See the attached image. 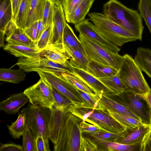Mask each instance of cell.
I'll return each mask as SVG.
<instances>
[{
    "label": "cell",
    "mask_w": 151,
    "mask_h": 151,
    "mask_svg": "<svg viewBox=\"0 0 151 151\" xmlns=\"http://www.w3.org/2000/svg\"><path fill=\"white\" fill-rule=\"evenodd\" d=\"M82 119L71 112L51 109L49 137L54 151H80Z\"/></svg>",
    "instance_id": "6da1fadb"
},
{
    "label": "cell",
    "mask_w": 151,
    "mask_h": 151,
    "mask_svg": "<svg viewBox=\"0 0 151 151\" xmlns=\"http://www.w3.org/2000/svg\"><path fill=\"white\" fill-rule=\"evenodd\" d=\"M103 13L110 20L141 41L144 27L142 17L136 10L127 8L117 0H109L103 6Z\"/></svg>",
    "instance_id": "7a4b0ae2"
},
{
    "label": "cell",
    "mask_w": 151,
    "mask_h": 151,
    "mask_svg": "<svg viewBox=\"0 0 151 151\" xmlns=\"http://www.w3.org/2000/svg\"><path fill=\"white\" fill-rule=\"evenodd\" d=\"M96 31L104 38L117 46L121 47L137 38L130 32L112 22L102 13L92 12L88 14Z\"/></svg>",
    "instance_id": "3957f363"
},
{
    "label": "cell",
    "mask_w": 151,
    "mask_h": 151,
    "mask_svg": "<svg viewBox=\"0 0 151 151\" xmlns=\"http://www.w3.org/2000/svg\"><path fill=\"white\" fill-rule=\"evenodd\" d=\"M123 56L117 74L127 87V90L144 95L151 93V88L134 59L128 54Z\"/></svg>",
    "instance_id": "277c9868"
},
{
    "label": "cell",
    "mask_w": 151,
    "mask_h": 151,
    "mask_svg": "<svg viewBox=\"0 0 151 151\" xmlns=\"http://www.w3.org/2000/svg\"><path fill=\"white\" fill-rule=\"evenodd\" d=\"M25 118L26 124L36 139L42 137L47 151H50L49 145V126L51 109L30 103L21 111Z\"/></svg>",
    "instance_id": "5b68a950"
},
{
    "label": "cell",
    "mask_w": 151,
    "mask_h": 151,
    "mask_svg": "<svg viewBox=\"0 0 151 151\" xmlns=\"http://www.w3.org/2000/svg\"><path fill=\"white\" fill-rule=\"evenodd\" d=\"M79 38L89 61L94 60L119 70L123 59V55L104 47L96 42L80 34Z\"/></svg>",
    "instance_id": "8992f818"
},
{
    "label": "cell",
    "mask_w": 151,
    "mask_h": 151,
    "mask_svg": "<svg viewBox=\"0 0 151 151\" xmlns=\"http://www.w3.org/2000/svg\"><path fill=\"white\" fill-rule=\"evenodd\" d=\"M112 95L115 96V100L138 116L143 123L151 125V108L145 95L127 90Z\"/></svg>",
    "instance_id": "52a82bcc"
},
{
    "label": "cell",
    "mask_w": 151,
    "mask_h": 151,
    "mask_svg": "<svg viewBox=\"0 0 151 151\" xmlns=\"http://www.w3.org/2000/svg\"><path fill=\"white\" fill-rule=\"evenodd\" d=\"M16 65L25 71L53 73H72L70 60L64 64L54 62L41 56L32 58H20Z\"/></svg>",
    "instance_id": "ba28073f"
},
{
    "label": "cell",
    "mask_w": 151,
    "mask_h": 151,
    "mask_svg": "<svg viewBox=\"0 0 151 151\" xmlns=\"http://www.w3.org/2000/svg\"><path fill=\"white\" fill-rule=\"evenodd\" d=\"M40 78L70 100L77 108H90L78 92L77 88L61 73L37 72Z\"/></svg>",
    "instance_id": "9c48e42d"
},
{
    "label": "cell",
    "mask_w": 151,
    "mask_h": 151,
    "mask_svg": "<svg viewBox=\"0 0 151 151\" xmlns=\"http://www.w3.org/2000/svg\"><path fill=\"white\" fill-rule=\"evenodd\" d=\"M23 92L33 105L51 109L55 103L51 86L41 78L36 83L25 90Z\"/></svg>",
    "instance_id": "30bf717a"
},
{
    "label": "cell",
    "mask_w": 151,
    "mask_h": 151,
    "mask_svg": "<svg viewBox=\"0 0 151 151\" xmlns=\"http://www.w3.org/2000/svg\"><path fill=\"white\" fill-rule=\"evenodd\" d=\"M53 9L52 31L47 47H52L65 52L63 42V35L67 23L63 6L61 4L53 3Z\"/></svg>",
    "instance_id": "8fae6325"
},
{
    "label": "cell",
    "mask_w": 151,
    "mask_h": 151,
    "mask_svg": "<svg viewBox=\"0 0 151 151\" xmlns=\"http://www.w3.org/2000/svg\"><path fill=\"white\" fill-rule=\"evenodd\" d=\"M104 131L119 133L124 131L126 128L111 116L106 110L95 109L85 120Z\"/></svg>",
    "instance_id": "7c38bea8"
},
{
    "label": "cell",
    "mask_w": 151,
    "mask_h": 151,
    "mask_svg": "<svg viewBox=\"0 0 151 151\" xmlns=\"http://www.w3.org/2000/svg\"><path fill=\"white\" fill-rule=\"evenodd\" d=\"M77 31L87 37L96 42L104 47L116 53H119L120 48L106 40L95 30L93 23L85 19L80 23L74 24Z\"/></svg>",
    "instance_id": "4fadbf2b"
},
{
    "label": "cell",
    "mask_w": 151,
    "mask_h": 151,
    "mask_svg": "<svg viewBox=\"0 0 151 151\" xmlns=\"http://www.w3.org/2000/svg\"><path fill=\"white\" fill-rule=\"evenodd\" d=\"M71 65L72 72L80 77L99 97L103 94L109 96L114 94L99 79L92 76L87 71Z\"/></svg>",
    "instance_id": "5bb4252c"
},
{
    "label": "cell",
    "mask_w": 151,
    "mask_h": 151,
    "mask_svg": "<svg viewBox=\"0 0 151 151\" xmlns=\"http://www.w3.org/2000/svg\"><path fill=\"white\" fill-rule=\"evenodd\" d=\"M29 99L24 92L11 95L0 102V110L8 114H14L28 102Z\"/></svg>",
    "instance_id": "9a60e30c"
},
{
    "label": "cell",
    "mask_w": 151,
    "mask_h": 151,
    "mask_svg": "<svg viewBox=\"0 0 151 151\" xmlns=\"http://www.w3.org/2000/svg\"><path fill=\"white\" fill-rule=\"evenodd\" d=\"M151 130V125L145 124L138 127L127 128L123 137L118 142L132 145L141 143L143 138Z\"/></svg>",
    "instance_id": "2e32d148"
},
{
    "label": "cell",
    "mask_w": 151,
    "mask_h": 151,
    "mask_svg": "<svg viewBox=\"0 0 151 151\" xmlns=\"http://www.w3.org/2000/svg\"><path fill=\"white\" fill-rule=\"evenodd\" d=\"M100 97L98 105L100 109L116 112L130 116L140 120L136 115L123 105L109 97L108 95L103 94Z\"/></svg>",
    "instance_id": "e0dca14e"
},
{
    "label": "cell",
    "mask_w": 151,
    "mask_h": 151,
    "mask_svg": "<svg viewBox=\"0 0 151 151\" xmlns=\"http://www.w3.org/2000/svg\"><path fill=\"white\" fill-rule=\"evenodd\" d=\"M3 49L15 56L19 58H32L41 56V51L37 48L8 44L3 47Z\"/></svg>",
    "instance_id": "ac0fdd59"
},
{
    "label": "cell",
    "mask_w": 151,
    "mask_h": 151,
    "mask_svg": "<svg viewBox=\"0 0 151 151\" xmlns=\"http://www.w3.org/2000/svg\"><path fill=\"white\" fill-rule=\"evenodd\" d=\"M87 71L98 79L116 75L118 70L111 66L91 60L88 64Z\"/></svg>",
    "instance_id": "d6986e66"
},
{
    "label": "cell",
    "mask_w": 151,
    "mask_h": 151,
    "mask_svg": "<svg viewBox=\"0 0 151 151\" xmlns=\"http://www.w3.org/2000/svg\"><path fill=\"white\" fill-rule=\"evenodd\" d=\"M134 59L142 71L151 78V49L138 47Z\"/></svg>",
    "instance_id": "ffe728a7"
},
{
    "label": "cell",
    "mask_w": 151,
    "mask_h": 151,
    "mask_svg": "<svg viewBox=\"0 0 151 151\" xmlns=\"http://www.w3.org/2000/svg\"><path fill=\"white\" fill-rule=\"evenodd\" d=\"M46 1V0H32L24 29L34 22L42 20Z\"/></svg>",
    "instance_id": "44dd1931"
},
{
    "label": "cell",
    "mask_w": 151,
    "mask_h": 151,
    "mask_svg": "<svg viewBox=\"0 0 151 151\" xmlns=\"http://www.w3.org/2000/svg\"><path fill=\"white\" fill-rule=\"evenodd\" d=\"M94 1V0H81L67 21L74 24L82 21L88 14Z\"/></svg>",
    "instance_id": "7402d4cb"
},
{
    "label": "cell",
    "mask_w": 151,
    "mask_h": 151,
    "mask_svg": "<svg viewBox=\"0 0 151 151\" xmlns=\"http://www.w3.org/2000/svg\"><path fill=\"white\" fill-rule=\"evenodd\" d=\"M25 71L22 68L13 69L2 68L0 69V81L18 84L24 81L26 76Z\"/></svg>",
    "instance_id": "603a6c76"
},
{
    "label": "cell",
    "mask_w": 151,
    "mask_h": 151,
    "mask_svg": "<svg viewBox=\"0 0 151 151\" xmlns=\"http://www.w3.org/2000/svg\"><path fill=\"white\" fill-rule=\"evenodd\" d=\"M65 52L70 58L71 64L87 71L89 61L86 54L70 47L64 46Z\"/></svg>",
    "instance_id": "cb8c5ba5"
},
{
    "label": "cell",
    "mask_w": 151,
    "mask_h": 151,
    "mask_svg": "<svg viewBox=\"0 0 151 151\" xmlns=\"http://www.w3.org/2000/svg\"><path fill=\"white\" fill-rule=\"evenodd\" d=\"M63 42L64 46L72 47L86 54L81 42L75 34L72 29L67 23L64 30Z\"/></svg>",
    "instance_id": "d4e9b609"
},
{
    "label": "cell",
    "mask_w": 151,
    "mask_h": 151,
    "mask_svg": "<svg viewBox=\"0 0 151 151\" xmlns=\"http://www.w3.org/2000/svg\"><path fill=\"white\" fill-rule=\"evenodd\" d=\"M6 40L9 45H22L37 48L36 43L29 37L23 29L20 28H18L12 36Z\"/></svg>",
    "instance_id": "484cf974"
},
{
    "label": "cell",
    "mask_w": 151,
    "mask_h": 151,
    "mask_svg": "<svg viewBox=\"0 0 151 151\" xmlns=\"http://www.w3.org/2000/svg\"><path fill=\"white\" fill-rule=\"evenodd\" d=\"M51 88L55 100L53 107L62 111L71 112L75 107L72 102L51 86Z\"/></svg>",
    "instance_id": "4316f807"
},
{
    "label": "cell",
    "mask_w": 151,
    "mask_h": 151,
    "mask_svg": "<svg viewBox=\"0 0 151 151\" xmlns=\"http://www.w3.org/2000/svg\"><path fill=\"white\" fill-rule=\"evenodd\" d=\"M96 141L109 151H140L141 142L127 145L103 140Z\"/></svg>",
    "instance_id": "83f0119b"
},
{
    "label": "cell",
    "mask_w": 151,
    "mask_h": 151,
    "mask_svg": "<svg viewBox=\"0 0 151 151\" xmlns=\"http://www.w3.org/2000/svg\"><path fill=\"white\" fill-rule=\"evenodd\" d=\"M11 0H0V31H4L7 24L12 19Z\"/></svg>",
    "instance_id": "f1b7e54d"
},
{
    "label": "cell",
    "mask_w": 151,
    "mask_h": 151,
    "mask_svg": "<svg viewBox=\"0 0 151 151\" xmlns=\"http://www.w3.org/2000/svg\"><path fill=\"white\" fill-rule=\"evenodd\" d=\"M98 79L114 94L127 90V87L117 74Z\"/></svg>",
    "instance_id": "f546056e"
},
{
    "label": "cell",
    "mask_w": 151,
    "mask_h": 151,
    "mask_svg": "<svg viewBox=\"0 0 151 151\" xmlns=\"http://www.w3.org/2000/svg\"><path fill=\"white\" fill-rule=\"evenodd\" d=\"M41 56L60 64L66 63L70 59V57L65 52L50 47L43 50L41 51Z\"/></svg>",
    "instance_id": "4dcf8cb0"
},
{
    "label": "cell",
    "mask_w": 151,
    "mask_h": 151,
    "mask_svg": "<svg viewBox=\"0 0 151 151\" xmlns=\"http://www.w3.org/2000/svg\"><path fill=\"white\" fill-rule=\"evenodd\" d=\"M124 131L122 132L114 133L107 132L100 129L95 132L83 133L91 137L95 141L103 140L110 142H118L123 137Z\"/></svg>",
    "instance_id": "1f68e13d"
},
{
    "label": "cell",
    "mask_w": 151,
    "mask_h": 151,
    "mask_svg": "<svg viewBox=\"0 0 151 151\" xmlns=\"http://www.w3.org/2000/svg\"><path fill=\"white\" fill-rule=\"evenodd\" d=\"M26 123L24 115L21 113L18 114L17 119L11 125H7L9 132L12 137L14 139H19L25 130Z\"/></svg>",
    "instance_id": "d6a6232c"
},
{
    "label": "cell",
    "mask_w": 151,
    "mask_h": 151,
    "mask_svg": "<svg viewBox=\"0 0 151 151\" xmlns=\"http://www.w3.org/2000/svg\"><path fill=\"white\" fill-rule=\"evenodd\" d=\"M106 111L111 116L126 128H136L146 124L140 120L134 117L115 112Z\"/></svg>",
    "instance_id": "836d02e7"
},
{
    "label": "cell",
    "mask_w": 151,
    "mask_h": 151,
    "mask_svg": "<svg viewBox=\"0 0 151 151\" xmlns=\"http://www.w3.org/2000/svg\"><path fill=\"white\" fill-rule=\"evenodd\" d=\"M62 76L77 88L92 95H96L78 75L72 72L61 73Z\"/></svg>",
    "instance_id": "e575fe53"
},
{
    "label": "cell",
    "mask_w": 151,
    "mask_h": 151,
    "mask_svg": "<svg viewBox=\"0 0 151 151\" xmlns=\"http://www.w3.org/2000/svg\"><path fill=\"white\" fill-rule=\"evenodd\" d=\"M32 0H22L16 16L15 22L19 28L24 30Z\"/></svg>",
    "instance_id": "d590c367"
},
{
    "label": "cell",
    "mask_w": 151,
    "mask_h": 151,
    "mask_svg": "<svg viewBox=\"0 0 151 151\" xmlns=\"http://www.w3.org/2000/svg\"><path fill=\"white\" fill-rule=\"evenodd\" d=\"M138 9L151 34V6L148 0H139Z\"/></svg>",
    "instance_id": "8d00e7d4"
},
{
    "label": "cell",
    "mask_w": 151,
    "mask_h": 151,
    "mask_svg": "<svg viewBox=\"0 0 151 151\" xmlns=\"http://www.w3.org/2000/svg\"><path fill=\"white\" fill-rule=\"evenodd\" d=\"M22 136L23 151H36V138L27 125Z\"/></svg>",
    "instance_id": "74e56055"
},
{
    "label": "cell",
    "mask_w": 151,
    "mask_h": 151,
    "mask_svg": "<svg viewBox=\"0 0 151 151\" xmlns=\"http://www.w3.org/2000/svg\"><path fill=\"white\" fill-rule=\"evenodd\" d=\"M53 3L51 0H46L43 11L42 21L47 28L52 23Z\"/></svg>",
    "instance_id": "f35d334b"
},
{
    "label": "cell",
    "mask_w": 151,
    "mask_h": 151,
    "mask_svg": "<svg viewBox=\"0 0 151 151\" xmlns=\"http://www.w3.org/2000/svg\"><path fill=\"white\" fill-rule=\"evenodd\" d=\"M77 90L83 100L90 109H99L98 102L100 97L98 96L92 95L78 88Z\"/></svg>",
    "instance_id": "ab89813d"
},
{
    "label": "cell",
    "mask_w": 151,
    "mask_h": 151,
    "mask_svg": "<svg viewBox=\"0 0 151 151\" xmlns=\"http://www.w3.org/2000/svg\"><path fill=\"white\" fill-rule=\"evenodd\" d=\"M52 29V24L49 25L43 32L37 41V48L42 51L48 46Z\"/></svg>",
    "instance_id": "60d3db41"
},
{
    "label": "cell",
    "mask_w": 151,
    "mask_h": 151,
    "mask_svg": "<svg viewBox=\"0 0 151 151\" xmlns=\"http://www.w3.org/2000/svg\"><path fill=\"white\" fill-rule=\"evenodd\" d=\"M81 0H65L63 5L67 21L80 3Z\"/></svg>",
    "instance_id": "b9f144b4"
},
{
    "label": "cell",
    "mask_w": 151,
    "mask_h": 151,
    "mask_svg": "<svg viewBox=\"0 0 151 151\" xmlns=\"http://www.w3.org/2000/svg\"><path fill=\"white\" fill-rule=\"evenodd\" d=\"M97 145L90 138L82 136L81 141L80 151H98Z\"/></svg>",
    "instance_id": "7bdbcfd3"
},
{
    "label": "cell",
    "mask_w": 151,
    "mask_h": 151,
    "mask_svg": "<svg viewBox=\"0 0 151 151\" xmlns=\"http://www.w3.org/2000/svg\"><path fill=\"white\" fill-rule=\"evenodd\" d=\"M38 24V21L35 22L28 27L23 30L26 34L36 44Z\"/></svg>",
    "instance_id": "ee69618b"
},
{
    "label": "cell",
    "mask_w": 151,
    "mask_h": 151,
    "mask_svg": "<svg viewBox=\"0 0 151 151\" xmlns=\"http://www.w3.org/2000/svg\"><path fill=\"white\" fill-rule=\"evenodd\" d=\"M0 151H23L22 146L14 143H1Z\"/></svg>",
    "instance_id": "f6af8a7d"
},
{
    "label": "cell",
    "mask_w": 151,
    "mask_h": 151,
    "mask_svg": "<svg viewBox=\"0 0 151 151\" xmlns=\"http://www.w3.org/2000/svg\"><path fill=\"white\" fill-rule=\"evenodd\" d=\"M140 151H151V130L145 135L142 140Z\"/></svg>",
    "instance_id": "bcb514c9"
},
{
    "label": "cell",
    "mask_w": 151,
    "mask_h": 151,
    "mask_svg": "<svg viewBox=\"0 0 151 151\" xmlns=\"http://www.w3.org/2000/svg\"><path fill=\"white\" fill-rule=\"evenodd\" d=\"M80 127L82 133L93 132L101 129L93 124L83 121L80 123Z\"/></svg>",
    "instance_id": "7dc6e473"
},
{
    "label": "cell",
    "mask_w": 151,
    "mask_h": 151,
    "mask_svg": "<svg viewBox=\"0 0 151 151\" xmlns=\"http://www.w3.org/2000/svg\"><path fill=\"white\" fill-rule=\"evenodd\" d=\"M18 28L15 22L12 20L6 26L4 31L6 39L9 38Z\"/></svg>",
    "instance_id": "c3c4849f"
},
{
    "label": "cell",
    "mask_w": 151,
    "mask_h": 151,
    "mask_svg": "<svg viewBox=\"0 0 151 151\" xmlns=\"http://www.w3.org/2000/svg\"><path fill=\"white\" fill-rule=\"evenodd\" d=\"M22 0H11L13 10L12 20L15 22L20 4Z\"/></svg>",
    "instance_id": "681fc988"
},
{
    "label": "cell",
    "mask_w": 151,
    "mask_h": 151,
    "mask_svg": "<svg viewBox=\"0 0 151 151\" xmlns=\"http://www.w3.org/2000/svg\"><path fill=\"white\" fill-rule=\"evenodd\" d=\"M36 151H47L43 138L41 137L36 139Z\"/></svg>",
    "instance_id": "f907efd6"
},
{
    "label": "cell",
    "mask_w": 151,
    "mask_h": 151,
    "mask_svg": "<svg viewBox=\"0 0 151 151\" xmlns=\"http://www.w3.org/2000/svg\"><path fill=\"white\" fill-rule=\"evenodd\" d=\"M46 29V28L45 27L42 20L38 21L36 39L37 43L41 36Z\"/></svg>",
    "instance_id": "816d5d0a"
},
{
    "label": "cell",
    "mask_w": 151,
    "mask_h": 151,
    "mask_svg": "<svg viewBox=\"0 0 151 151\" xmlns=\"http://www.w3.org/2000/svg\"><path fill=\"white\" fill-rule=\"evenodd\" d=\"M5 34L4 32L0 31V46L2 47L4 45Z\"/></svg>",
    "instance_id": "f5cc1de1"
},
{
    "label": "cell",
    "mask_w": 151,
    "mask_h": 151,
    "mask_svg": "<svg viewBox=\"0 0 151 151\" xmlns=\"http://www.w3.org/2000/svg\"><path fill=\"white\" fill-rule=\"evenodd\" d=\"M146 99L151 108V93H148L145 95Z\"/></svg>",
    "instance_id": "db71d44e"
},
{
    "label": "cell",
    "mask_w": 151,
    "mask_h": 151,
    "mask_svg": "<svg viewBox=\"0 0 151 151\" xmlns=\"http://www.w3.org/2000/svg\"><path fill=\"white\" fill-rule=\"evenodd\" d=\"M54 3L61 5L62 6L65 0H51Z\"/></svg>",
    "instance_id": "11a10c76"
},
{
    "label": "cell",
    "mask_w": 151,
    "mask_h": 151,
    "mask_svg": "<svg viewBox=\"0 0 151 151\" xmlns=\"http://www.w3.org/2000/svg\"><path fill=\"white\" fill-rule=\"evenodd\" d=\"M149 1L150 5L151 6V0H148Z\"/></svg>",
    "instance_id": "9f6ffc18"
},
{
    "label": "cell",
    "mask_w": 151,
    "mask_h": 151,
    "mask_svg": "<svg viewBox=\"0 0 151 151\" xmlns=\"http://www.w3.org/2000/svg\"></svg>",
    "instance_id": "6f0895ef"
}]
</instances>
